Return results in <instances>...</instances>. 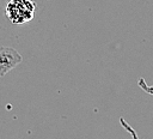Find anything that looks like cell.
Returning a JSON list of instances; mask_svg holds the SVG:
<instances>
[{
  "mask_svg": "<svg viewBox=\"0 0 153 139\" xmlns=\"http://www.w3.org/2000/svg\"><path fill=\"white\" fill-rule=\"evenodd\" d=\"M36 4L32 0H10L5 13L13 25H24L33 18Z\"/></svg>",
  "mask_w": 153,
  "mask_h": 139,
  "instance_id": "1",
  "label": "cell"
},
{
  "mask_svg": "<svg viewBox=\"0 0 153 139\" xmlns=\"http://www.w3.org/2000/svg\"><path fill=\"white\" fill-rule=\"evenodd\" d=\"M22 55L12 47H0V77L6 75L11 70L22 62Z\"/></svg>",
  "mask_w": 153,
  "mask_h": 139,
  "instance_id": "2",
  "label": "cell"
}]
</instances>
